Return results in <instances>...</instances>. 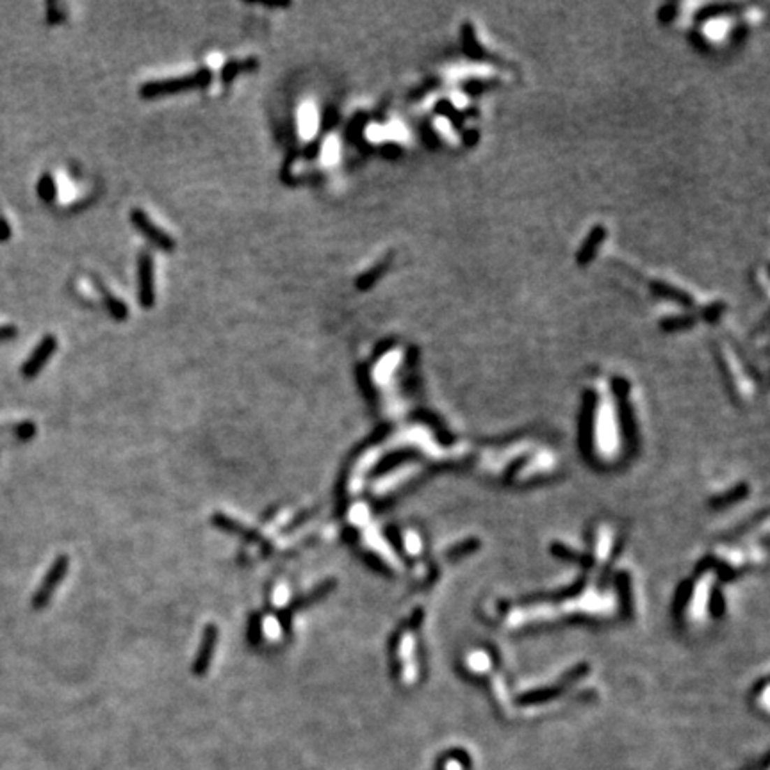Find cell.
Instances as JSON below:
<instances>
[{
    "mask_svg": "<svg viewBox=\"0 0 770 770\" xmlns=\"http://www.w3.org/2000/svg\"><path fill=\"white\" fill-rule=\"evenodd\" d=\"M212 80V73L203 68L198 72L191 73V75L184 77H175V79H163V80H152L141 86L139 89V95L143 99H155V96H164V95H173V93L180 92H191V89H200V87L209 86Z\"/></svg>",
    "mask_w": 770,
    "mask_h": 770,
    "instance_id": "1",
    "label": "cell"
},
{
    "mask_svg": "<svg viewBox=\"0 0 770 770\" xmlns=\"http://www.w3.org/2000/svg\"><path fill=\"white\" fill-rule=\"evenodd\" d=\"M138 298L139 305L145 309H150L155 303L154 262L148 252L139 254L138 259Z\"/></svg>",
    "mask_w": 770,
    "mask_h": 770,
    "instance_id": "2",
    "label": "cell"
},
{
    "mask_svg": "<svg viewBox=\"0 0 770 770\" xmlns=\"http://www.w3.org/2000/svg\"><path fill=\"white\" fill-rule=\"evenodd\" d=\"M131 221L132 225H134L136 228H138V231L157 248L166 252L173 250L175 248V239L170 238L166 232L161 231L159 226H155L145 211H141V209H134V211L131 212Z\"/></svg>",
    "mask_w": 770,
    "mask_h": 770,
    "instance_id": "3",
    "label": "cell"
},
{
    "mask_svg": "<svg viewBox=\"0 0 770 770\" xmlns=\"http://www.w3.org/2000/svg\"><path fill=\"white\" fill-rule=\"evenodd\" d=\"M56 348H57V342H56V339L52 337V335H47L45 339H41L40 344L36 346V349L32 351V355L29 357V361L25 362L24 368H22V375H24L25 378L36 377V375L40 373L41 368H43V365L48 362L50 355L56 351Z\"/></svg>",
    "mask_w": 770,
    "mask_h": 770,
    "instance_id": "4",
    "label": "cell"
},
{
    "mask_svg": "<svg viewBox=\"0 0 770 770\" xmlns=\"http://www.w3.org/2000/svg\"><path fill=\"white\" fill-rule=\"evenodd\" d=\"M66 569H68V558H66V556H61V558H57L56 564L52 565L50 572H48L47 578H45L41 588L38 590L36 596H34V606L40 608V606H45V604L48 603V600H50V596L54 594V590H56V587L59 585V581L63 580V576H64V572H66Z\"/></svg>",
    "mask_w": 770,
    "mask_h": 770,
    "instance_id": "5",
    "label": "cell"
},
{
    "mask_svg": "<svg viewBox=\"0 0 770 770\" xmlns=\"http://www.w3.org/2000/svg\"><path fill=\"white\" fill-rule=\"evenodd\" d=\"M215 647H216V627L209 626L205 630L202 649H200L198 660H196V665H195L196 672H203L207 667H209V662H211V655Z\"/></svg>",
    "mask_w": 770,
    "mask_h": 770,
    "instance_id": "6",
    "label": "cell"
},
{
    "mask_svg": "<svg viewBox=\"0 0 770 770\" xmlns=\"http://www.w3.org/2000/svg\"><path fill=\"white\" fill-rule=\"evenodd\" d=\"M259 66V63L255 59H247V61H231V63H226L225 66H223V72H221V79L225 80V82H228V80L234 79L238 73L241 72H252V70H255V68Z\"/></svg>",
    "mask_w": 770,
    "mask_h": 770,
    "instance_id": "7",
    "label": "cell"
},
{
    "mask_svg": "<svg viewBox=\"0 0 770 770\" xmlns=\"http://www.w3.org/2000/svg\"><path fill=\"white\" fill-rule=\"evenodd\" d=\"M106 305H108L109 314H111L115 319H119V321H122V319L127 318V307L119 302L118 298H112L111 294H106Z\"/></svg>",
    "mask_w": 770,
    "mask_h": 770,
    "instance_id": "8",
    "label": "cell"
},
{
    "mask_svg": "<svg viewBox=\"0 0 770 770\" xmlns=\"http://www.w3.org/2000/svg\"><path fill=\"white\" fill-rule=\"evenodd\" d=\"M382 273H384V266H378L375 268L373 271H370V273L362 275V277L357 280L358 289H368V287H371V284H375V280H377Z\"/></svg>",
    "mask_w": 770,
    "mask_h": 770,
    "instance_id": "9",
    "label": "cell"
},
{
    "mask_svg": "<svg viewBox=\"0 0 770 770\" xmlns=\"http://www.w3.org/2000/svg\"><path fill=\"white\" fill-rule=\"evenodd\" d=\"M16 335L15 326H0V341H6V339H11Z\"/></svg>",
    "mask_w": 770,
    "mask_h": 770,
    "instance_id": "10",
    "label": "cell"
}]
</instances>
